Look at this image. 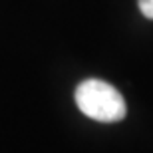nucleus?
<instances>
[{"mask_svg": "<svg viewBox=\"0 0 153 153\" xmlns=\"http://www.w3.org/2000/svg\"><path fill=\"white\" fill-rule=\"evenodd\" d=\"M137 4H139V10L143 16L153 20V0H137Z\"/></svg>", "mask_w": 153, "mask_h": 153, "instance_id": "2", "label": "nucleus"}, {"mask_svg": "<svg viewBox=\"0 0 153 153\" xmlns=\"http://www.w3.org/2000/svg\"><path fill=\"white\" fill-rule=\"evenodd\" d=\"M74 97L82 114L102 123H115L127 115L123 96L103 79H84L76 88Z\"/></svg>", "mask_w": 153, "mask_h": 153, "instance_id": "1", "label": "nucleus"}]
</instances>
